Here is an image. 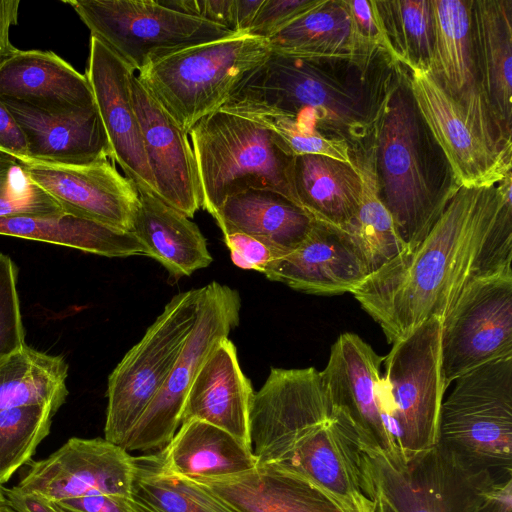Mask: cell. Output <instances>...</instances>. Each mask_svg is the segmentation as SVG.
Instances as JSON below:
<instances>
[{"label": "cell", "mask_w": 512, "mask_h": 512, "mask_svg": "<svg viewBox=\"0 0 512 512\" xmlns=\"http://www.w3.org/2000/svg\"><path fill=\"white\" fill-rule=\"evenodd\" d=\"M512 175L486 187H460L425 239L368 275L352 292L389 344L431 317L444 320L472 278L475 260Z\"/></svg>", "instance_id": "1"}, {"label": "cell", "mask_w": 512, "mask_h": 512, "mask_svg": "<svg viewBox=\"0 0 512 512\" xmlns=\"http://www.w3.org/2000/svg\"><path fill=\"white\" fill-rule=\"evenodd\" d=\"M401 71L382 47L351 57L271 52L220 110L246 118L294 117L353 146L376 133Z\"/></svg>", "instance_id": "2"}, {"label": "cell", "mask_w": 512, "mask_h": 512, "mask_svg": "<svg viewBox=\"0 0 512 512\" xmlns=\"http://www.w3.org/2000/svg\"><path fill=\"white\" fill-rule=\"evenodd\" d=\"M375 165L380 199L411 250L460 186L416 105L403 65L375 133Z\"/></svg>", "instance_id": "3"}, {"label": "cell", "mask_w": 512, "mask_h": 512, "mask_svg": "<svg viewBox=\"0 0 512 512\" xmlns=\"http://www.w3.org/2000/svg\"><path fill=\"white\" fill-rule=\"evenodd\" d=\"M201 190V207L214 219L224 201L248 189L273 190L295 203L292 156L272 131L218 110L188 133Z\"/></svg>", "instance_id": "4"}, {"label": "cell", "mask_w": 512, "mask_h": 512, "mask_svg": "<svg viewBox=\"0 0 512 512\" xmlns=\"http://www.w3.org/2000/svg\"><path fill=\"white\" fill-rule=\"evenodd\" d=\"M442 319L431 317L394 342L384 357L378 396L390 456L408 463L438 442L445 383Z\"/></svg>", "instance_id": "5"}, {"label": "cell", "mask_w": 512, "mask_h": 512, "mask_svg": "<svg viewBox=\"0 0 512 512\" xmlns=\"http://www.w3.org/2000/svg\"><path fill=\"white\" fill-rule=\"evenodd\" d=\"M270 53L266 39L240 34L172 53L137 77L188 134L200 119L220 110Z\"/></svg>", "instance_id": "6"}, {"label": "cell", "mask_w": 512, "mask_h": 512, "mask_svg": "<svg viewBox=\"0 0 512 512\" xmlns=\"http://www.w3.org/2000/svg\"><path fill=\"white\" fill-rule=\"evenodd\" d=\"M406 74L460 187L492 186L512 175V133L493 115L479 87L466 99H456L429 71L406 68Z\"/></svg>", "instance_id": "7"}, {"label": "cell", "mask_w": 512, "mask_h": 512, "mask_svg": "<svg viewBox=\"0 0 512 512\" xmlns=\"http://www.w3.org/2000/svg\"><path fill=\"white\" fill-rule=\"evenodd\" d=\"M455 381L441 405L437 444L470 466L512 477V357Z\"/></svg>", "instance_id": "8"}, {"label": "cell", "mask_w": 512, "mask_h": 512, "mask_svg": "<svg viewBox=\"0 0 512 512\" xmlns=\"http://www.w3.org/2000/svg\"><path fill=\"white\" fill-rule=\"evenodd\" d=\"M80 19L134 72L177 51L229 38L233 31L153 0H71Z\"/></svg>", "instance_id": "9"}, {"label": "cell", "mask_w": 512, "mask_h": 512, "mask_svg": "<svg viewBox=\"0 0 512 512\" xmlns=\"http://www.w3.org/2000/svg\"><path fill=\"white\" fill-rule=\"evenodd\" d=\"M201 288L176 294L108 378L105 439L124 446L161 390L194 326Z\"/></svg>", "instance_id": "10"}, {"label": "cell", "mask_w": 512, "mask_h": 512, "mask_svg": "<svg viewBox=\"0 0 512 512\" xmlns=\"http://www.w3.org/2000/svg\"><path fill=\"white\" fill-rule=\"evenodd\" d=\"M239 293L211 282L201 287L194 326L161 390L147 407L123 448L128 452L163 449L181 424L188 391L203 362L239 323Z\"/></svg>", "instance_id": "11"}, {"label": "cell", "mask_w": 512, "mask_h": 512, "mask_svg": "<svg viewBox=\"0 0 512 512\" xmlns=\"http://www.w3.org/2000/svg\"><path fill=\"white\" fill-rule=\"evenodd\" d=\"M512 357V267L471 278L442 321L441 359L448 387L463 374Z\"/></svg>", "instance_id": "12"}, {"label": "cell", "mask_w": 512, "mask_h": 512, "mask_svg": "<svg viewBox=\"0 0 512 512\" xmlns=\"http://www.w3.org/2000/svg\"><path fill=\"white\" fill-rule=\"evenodd\" d=\"M334 411L316 368H271L250 409V441L257 464L276 462L305 432L328 422Z\"/></svg>", "instance_id": "13"}, {"label": "cell", "mask_w": 512, "mask_h": 512, "mask_svg": "<svg viewBox=\"0 0 512 512\" xmlns=\"http://www.w3.org/2000/svg\"><path fill=\"white\" fill-rule=\"evenodd\" d=\"M134 456L101 438L72 437L45 459L32 461L15 486L52 501L94 494L130 498Z\"/></svg>", "instance_id": "14"}, {"label": "cell", "mask_w": 512, "mask_h": 512, "mask_svg": "<svg viewBox=\"0 0 512 512\" xmlns=\"http://www.w3.org/2000/svg\"><path fill=\"white\" fill-rule=\"evenodd\" d=\"M23 161L33 182L64 213L131 231L138 190L108 159L78 166Z\"/></svg>", "instance_id": "15"}, {"label": "cell", "mask_w": 512, "mask_h": 512, "mask_svg": "<svg viewBox=\"0 0 512 512\" xmlns=\"http://www.w3.org/2000/svg\"><path fill=\"white\" fill-rule=\"evenodd\" d=\"M130 91L157 196L191 218L201 207V190L188 134L145 88L135 72L130 77Z\"/></svg>", "instance_id": "16"}, {"label": "cell", "mask_w": 512, "mask_h": 512, "mask_svg": "<svg viewBox=\"0 0 512 512\" xmlns=\"http://www.w3.org/2000/svg\"><path fill=\"white\" fill-rule=\"evenodd\" d=\"M133 72L106 45L91 36L85 75L110 142L112 159L137 190L158 197L132 103L130 77Z\"/></svg>", "instance_id": "17"}, {"label": "cell", "mask_w": 512, "mask_h": 512, "mask_svg": "<svg viewBox=\"0 0 512 512\" xmlns=\"http://www.w3.org/2000/svg\"><path fill=\"white\" fill-rule=\"evenodd\" d=\"M383 361L370 344L347 332L331 346L328 362L320 373L332 405L350 417L362 441L389 453L378 396Z\"/></svg>", "instance_id": "18"}, {"label": "cell", "mask_w": 512, "mask_h": 512, "mask_svg": "<svg viewBox=\"0 0 512 512\" xmlns=\"http://www.w3.org/2000/svg\"><path fill=\"white\" fill-rule=\"evenodd\" d=\"M0 100L25 137L28 160L78 166L112 159L96 104L67 112H48L14 100Z\"/></svg>", "instance_id": "19"}, {"label": "cell", "mask_w": 512, "mask_h": 512, "mask_svg": "<svg viewBox=\"0 0 512 512\" xmlns=\"http://www.w3.org/2000/svg\"><path fill=\"white\" fill-rule=\"evenodd\" d=\"M263 274L294 290L329 296L351 293L368 276L341 231L315 221L303 241Z\"/></svg>", "instance_id": "20"}, {"label": "cell", "mask_w": 512, "mask_h": 512, "mask_svg": "<svg viewBox=\"0 0 512 512\" xmlns=\"http://www.w3.org/2000/svg\"><path fill=\"white\" fill-rule=\"evenodd\" d=\"M254 393L240 368L235 345L224 338L200 367L188 391L181 423L192 419L204 421L252 449L249 426Z\"/></svg>", "instance_id": "21"}, {"label": "cell", "mask_w": 512, "mask_h": 512, "mask_svg": "<svg viewBox=\"0 0 512 512\" xmlns=\"http://www.w3.org/2000/svg\"><path fill=\"white\" fill-rule=\"evenodd\" d=\"M0 98L48 112L95 105L85 74L51 51L18 50L0 65Z\"/></svg>", "instance_id": "22"}, {"label": "cell", "mask_w": 512, "mask_h": 512, "mask_svg": "<svg viewBox=\"0 0 512 512\" xmlns=\"http://www.w3.org/2000/svg\"><path fill=\"white\" fill-rule=\"evenodd\" d=\"M193 480L237 512H350L308 480L269 464L234 476Z\"/></svg>", "instance_id": "23"}, {"label": "cell", "mask_w": 512, "mask_h": 512, "mask_svg": "<svg viewBox=\"0 0 512 512\" xmlns=\"http://www.w3.org/2000/svg\"><path fill=\"white\" fill-rule=\"evenodd\" d=\"M471 31L478 86L512 133V0H471Z\"/></svg>", "instance_id": "24"}, {"label": "cell", "mask_w": 512, "mask_h": 512, "mask_svg": "<svg viewBox=\"0 0 512 512\" xmlns=\"http://www.w3.org/2000/svg\"><path fill=\"white\" fill-rule=\"evenodd\" d=\"M131 232L168 272L169 282L190 276L213 261L198 226L158 197L138 190Z\"/></svg>", "instance_id": "25"}, {"label": "cell", "mask_w": 512, "mask_h": 512, "mask_svg": "<svg viewBox=\"0 0 512 512\" xmlns=\"http://www.w3.org/2000/svg\"><path fill=\"white\" fill-rule=\"evenodd\" d=\"M158 452L166 471L190 479L234 476L257 465L251 448L225 430L196 419L182 422Z\"/></svg>", "instance_id": "26"}, {"label": "cell", "mask_w": 512, "mask_h": 512, "mask_svg": "<svg viewBox=\"0 0 512 512\" xmlns=\"http://www.w3.org/2000/svg\"><path fill=\"white\" fill-rule=\"evenodd\" d=\"M350 153L351 162L361 179L362 192L356 216L339 230L370 275L406 247L379 196L375 134L359 144L350 146Z\"/></svg>", "instance_id": "27"}, {"label": "cell", "mask_w": 512, "mask_h": 512, "mask_svg": "<svg viewBox=\"0 0 512 512\" xmlns=\"http://www.w3.org/2000/svg\"><path fill=\"white\" fill-rule=\"evenodd\" d=\"M223 234L240 232L287 253L308 234L313 220L295 203L268 189L228 197L215 219Z\"/></svg>", "instance_id": "28"}, {"label": "cell", "mask_w": 512, "mask_h": 512, "mask_svg": "<svg viewBox=\"0 0 512 512\" xmlns=\"http://www.w3.org/2000/svg\"><path fill=\"white\" fill-rule=\"evenodd\" d=\"M293 182L299 207L313 221L342 229L356 216L362 185L353 164L320 155L296 156Z\"/></svg>", "instance_id": "29"}, {"label": "cell", "mask_w": 512, "mask_h": 512, "mask_svg": "<svg viewBox=\"0 0 512 512\" xmlns=\"http://www.w3.org/2000/svg\"><path fill=\"white\" fill-rule=\"evenodd\" d=\"M0 235L66 246L105 257L147 256L146 248L133 232L66 213L0 217Z\"/></svg>", "instance_id": "30"}, {"label": "cell", "mask_w": 512, "mask_h": 512, "mask_svg": "<svg viewBox=\"0 0 512 512\" xmlns=\"http://www.w3.org/2000/svg\"><path fill=\"white\" fill-rule=\"evenodd\" d=\"M267 41L272 53L298 58L351 57L380 47L358 38L344 0H325Z\"/></svg>", "instance_id": "31"}, {"label": "cell", "mask_w": 512, "mask_h": 512, "mask_svg": "<svg viewBox=\"0 0 512 512\" xmlns=\"http://www.w3.org/2000/svg\"><path fill=\"white\" fill-rule=\"evenodd\" d=\"M434 41L429 72L454 98L477 89L471 31V0H431Z\"/></svg>", "instance_id": "32"}, {"label": "cell", "mask_w": 512, "mask_h": 512, "mask_svg": "<svg viewBox=\"0 0 512 512\" xmlns=\"http://www.w3.org/2000/svg\"><path fill=\"white\" fill-rule=\"evenodd\" d=\"M130 500L135 512H237L193 479L166 471L158 451L134 456Z\"/></svg>", "instance_id": "33"}, {"label": "cell", "mask_w": 512, "mask_h": 512, "mask_svg": "<svg viewBox=\"0 0 512 512\" xmlns=\"http://www.w3.org/2000/svg\"><path fill=\"white\" fill-rule=\"evenodd\" d=\"M67 376L63 357L25 345L0 362V412L28 405L58 410L68 395Z\"/></svg>", "instance_id": "34"}, {"label": "cell", "mask_w": 512, "mask_h": 512, "mask_svg": "<svg viewBox=\"0 0 512 512\" xmlns=\"http://www.w3.org/2000/svg\"><path fill=\"white\" fill-rule=\"evenodd\" d=\"M382 46L407 69L429 70L434 18L431 0H372Z\"/></svg>", "instance_id": "35"}, {"label": "cell", "mask_w": 512, "mask_h": 512, "mask_svg": "<svg viewBox=\"0 0 512 512\" xmlns=\"http://www.w3.org/2000/svg\"><path fill=\"white\" fill-rule=\"evenodd\" d=\"M58 410L28 405L0 412V486L26 464L49 434Z\"/></svg>", "instance_id": "36"}, {"label": "cell", "mask_w": 512, "mask_h": 512, "mask_svg": "<svg viewBox=\"0 0 512 512\" xmlns=\"http://www.w3.org/2000/svg\"><path fill=\"white\" fill-rule=\"evenodd\" d=\"M64 213L30 178L23 159L0 150V217Z\"/></svg>", "instance_id": "37"}, {"label": "cell", "mask_w": 512, "mask_h": 512, "mask_svg": "<svg viewBox=\"0 0 512 512\" xmlns=\"http://www.w3.org/2000/svg\"><path fill=\"white\" fill-rule=\"evenodd\" d=\"M248 119L272 131L294 157L320 155L352 164L350 146L346 141L328 137L294 117L257 116Z\"/></svg>", "instance_id": "38"}, {"label": "cell", "mask_w": 512, "mask_h": 512, "mask_svg": "<svg viewBox=\"0 0 512 512\" xmlns=\"http://www.w3.org/2000/svg\"><path fill=\"white\" fill-rule=\"evenodd\" d=\"M165 6L223 26L237 34H247L263 0H173Z\"/></svg>", "instance_id": "39"}, {"label": "cell", "mask_w": 512, "mask_h": 512, "mask_svg": "<svg viewBox=\"0 0 512 512\" xmlns=\"http://www.w3.org/2000/svg\"><path fill=\"white\" fill-rule=\"evenodd\" d=\"M26 345L17 292V268L0 253V362Z\"/></svg>", "instance_id": "40"}, {"label": "cell", "mask_w": 512, "mask_h": 512, "mask_svg": "<svg viewBox=\"0 0 512 512\" xmlns=\"http://www.w3.org/2000/svg\"><path fill=\"white\" fill-rule=\"evenodd\" d=\"M512 267V199L501 206L475 260L472 278Z\"/></svg>", "instance_id": "41"}, {"label": "cell", "mask_w": 512, "mask_h": 512, "mask_svg": "<svg viewBox=\"0 0 512 512\" xmlns=\"http://www.w3.org/2000/svg\"><path fill=\"white\" fill-rule=\"evenodd\" d=\"M325 0H263L247 32L268 40Z\"/></svg>", "instance_id": "42"}, {"label": "cell", "mask_w": 512, "mask_h": 512, "mask_svg": "<svg viewBox=\"0 0 512 512\" xmlns=\"http://www.w3.org/2000/svg\"><path fill=\"white\" fill-rule=\"evenodd\" d=\"M231 260L238 268L264 273L267 267L285 252L253 236L230 232L223 234Z\"/></svg>", "instance_id": "43"}, {"label": "cell", "mask_w": 512, "mask_h": 512, "mask_svg": "<svg viewBox=\"0 0 512 512\" xmlns=\"http://www.w3.org/2000/svg\"><path fill=\"white\" fill-rule=\"evenodd\" d=\"M67 512H135L128 497L94 494L56 501Z\"/></svg>", "instance_id": "44"}, {"label": "cell", "mask_w": 512, "mask_h": 512, "mask_svg": "<svg viewBox=\"0 0 512 512\" xmlns=\"http://www.w3.org/2000/svg\"><path fill=\"white\" fill-rule=\"evenodd\" d=\"M358 38L370 46H382L372 0H344Z\"/></svg>", "instance_id": "45"}, {"label": "cell", "mask_w": 512, "mask_h": 512, "mask_svg": "<svg viewBox=\"0 0 512 512\" xmlns=\"http://www.w3.org/2000/svg\"><path fill=\"white\" fill-rule=\"evenodd\" d=\"M0 150L27 159L25 137L6 105L0 100Z\"/></svg>", "instance_id": "46"}, {"label": "cell", "mask_w": 512, "mask_h": 512, "mask_svg": "<svg viewBox=\"0 0 512 512\" xmlns=\"http://www.w3.org/2000/svg\"><path fill=\"white\" fill-rule=\"evenodd\" d=\"M5 504L15 512H67L56 501L31 492H22L15 486L3 488Z\"/></svg>", "instance_id": "47"}, {"label": "cell", "mask_w": 512, "mask_h": 512, "mask_svg": "<svg viewBox=\"0 0 512 512\" xmlns=\"http://www.w3.org/2000/svg\"><path fill=\"white\" fill-rule=\"evenodd\" d=\"M19 4V0H0V65L18 51L10 42L9 32L17 24Z\"/></svg>", "instance_id": "48"}, {"label": "cell", "mask_w": 512, "mask_h": 512, "mask_svg": "<svg viewBox=\"0 0 512 512\" xmlns=\"http://www.w3.org/2000/svg\"><path fill=\"white\" fill-rule=\"evenodd\" d=\"M474 512H512V477L500 480Z\"/></svg>", "instance_id": "49"}, {"label": "cell", "mask_w": 512, "mask_h": 512, "mask_svg": "<svg viewBox=\"0 0 512 512\" xmlns=\"http://www.w3.org/2000/svg\"><path fill=\"white\" fill-rule=\"evenodd\" d=\"M371 499H373L376 503V512H393L390 507L379 497L372 496Z\"/></svg>", "instance_id": "50"}, {"label": "cell", "mask_w": 512, "mask_h": 512, "mask_svg": "<svg viewBox=\"0 0 512 512\" xmlns=\"http://www.w3.org/2000/svg\"><path fill=\"white\" fill-rule=\"evenodd\" d=\"M0 512H15L12 510L9 506H7L5 503L0 504Z\"/></svg>", "instance_id": "51"}, {"label": "cell", "mask_w": 512, "mask_h": 512, "mask_svg": "<svg viewBox=\"0 0 512 512\" xmlns=\"http://www.w3.org/2000/svg\"><path fill=\"white\" fill-rule=\"evenodd\" d=\"M3 503H5V496L3 493L2 486H0V504H3Z\"/></svg>", "instance_id": "52"}]
</instances>
